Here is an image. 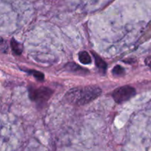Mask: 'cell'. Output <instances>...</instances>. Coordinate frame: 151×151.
Wrapping results in <instances>:
<instances>
[{"label": "cell", "mask_w": 151, "mask_h": 151, "mask_svg": "<svg viewBox=\"0 0 151 151\" xmlns=\"http://www.w3.org/2000/svg\"><path fill=\"white\" fill-rule=\"evenodd\" d=\"M78 58L80 62L83 64H90L91 63V58L86 51L80 52L78 54Z\"/></svg>", "instance_id": "5b68a950"}, {"label": "cell", "mask_w": 151, "mask_h": 151, "mask_svg": "<svg viewBox=\"0 0 151 151\" xmlns=\"http://www.w3.org/2000/svg\"><path fill=\"white\" fill-rule=\"evenodd\" d=\"M101 93V88L97 86L77 87L67 91L66 99L72 104L84 106L97 98Z\"/></svg>", "instance_id": "6da1fadb"}, {"label": "cell", "mask_w": 151, "mask_h": 151, "mask_svg": "<svg viewBox=\"0 0 151 151\" xmlns=\"http://www.w3.org/2000/svg\"><path fill=\"white\" fill-rule=\"evenodd\" d=\"M10 44H11L12 50H13V51L14 52L15 54L16 55L22 54V51H23V47H22V46L21 45L19 42H17L14 38H13V39L11 40Z\"/></svg>", "instance_id": "8992f818"}, {"label": "cell", "mask_w": 151, "mask_h": 151, "mask_svg": "<svg viewBox=\"0 0 151 151\" xmlns=\"http://www.w3.org/2000/svg\"><path fill=\"white\" fill-rule=\"evenodd\" d=\"M136 95V90L131 86H124L115 89L112 93V97L116 103L126 102Z\"/></svg>", "instance_id": "7a4b0ae2"}, {"label": "cell", "mask_w": 151, "mask_h": 151, "mask_svg": "<svg viewBox=\"0 0 151 151\" xmlns=\"http://www.w3.org/2000/svg\"><path fill=\"white\" fill-rule=\"evenodd\" d=\"M25 72H28V73L31 74V75H33L35 78H36L38 81H42L44 79V75L42 72H38L37 70H33V69H27V70H24Z\"/></svg>", "instance_id": "ba28073f"}, {"label": "cell", "mask_w": 151, "mask_h": 151, "mask_svg": "<svg viewBox=\"0 0 151 151\" xmlns=\"http://www.w3.org/2000/svg\"><path fill=\"white\" fill-rule=\"evenodd\" d=\"M66 67H67L70 71H72V72H76V73L83 74L84 72H87L86 69H83V68H81V66H78V65H77L76 63H68V65Z\"/></svg>", "instance_id": "52a82bcc"}, {"label": "cell", "mask_w": 151, "mask_h": 151, "mask_svg": "<svg viewBox=\"0 0 151 151\" xmlns=\"http://www.w3.org/2000/svg\"><path fill=\"white\" fill-rule=\"evenodd\" d=\"M93 55L94 56V60H95V63L97 65V66L98 67V69H100V72L105 73L106 71V69H107V64H106V62L101 58L99 55H97L96 53L92 52Z\"/></svg>", "instance_id": "277c9868"}, {"label": "cell", "mask_w": 151, "mask_h": 151, "mask_svg": "<svg viewBox=\"0 0 151 151\" xmlns=\"http://www.w3.org/2000/svg\"><path fill=\"white\" fill-rule=\"evenodd\" d=\"M145 64L151 69V56L147 57V58L145 59Z\"/></svg>", "instance_id": "30bf717a"}, {"label": "cell", "mask_w": 151, "mask_h": 151, "mask_svg": "<svg viewBox=\"0 0 151 151\" xmlns=\"http://www.w3.org/2000/svg\"><path fill=\"white\" fill-rule=\"evenodd\" d=\"M112 73L114 75H123L125 74V69L119 65H116L114 67L113 70H112Z\"/></svg>", "instance_id": "9c48e42d"}, {"label": "cell", "mask_w": 151, "mask_h": 151, "mask_svg": "<svg viewBox=\"0 0 151 151\" xmlns=\"http://www.w3.org/2000/svg\"><path fill=\"white\" fill-rule=\"evenodd\" d=\"M52 94V90L47 87H38V88H29V97L32 101L37 103H45Z\"/></svg>", "instance_id": "3957f363"}]
</instances>
